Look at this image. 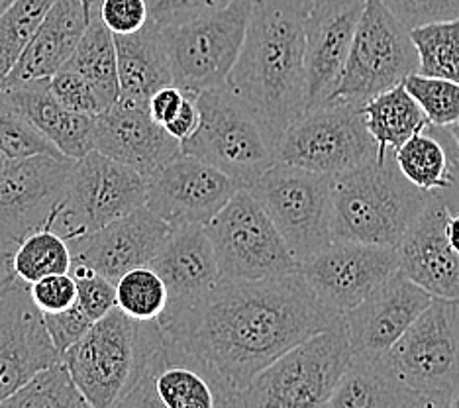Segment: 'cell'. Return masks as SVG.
I'll return each instance as SVG.
<instances>
[{"label":"cell","instance_id":"cell-1","mask_svg":"<svg viewBox=\"0 0 459 408\" xmlns=\"http://www.w3.org/2000/svg\"><path fill=\"white\" fill-rule=\"evenodd\" d=\"M340 322L299 271L267 279L221 277L191 307L158 318L163 342L206 377L218 406H228L281 353Z\"/></svg>","mask_w":459,"mask_h":408},{"label":"cell","instance_id":"cell-2","mask_svg":"<svg viewBox=\"0 0 459 408\" xmlns=\"http://www.w3.org/2000/svg\"><path fill=\"white\" fill-rule=\"evenodd\" d=\"M293 0H254L244 44L226 85L244 99L271 138L305 114V16Z\"/></svg>","mask_w":459,"mask_h":408},{"label":"cell","instance_id":"cell-3","mask_svg":"<svg viewBox=\"0 0 459 408\" xmlns=\"http://www.w3.org/2000/svg\"><path fill=\"white\" fill-rule=\"evenodd\" d=\"M430 196L406 179L393 153L332 177V239L396 247Z\"/></svg>","mask_w":459,"mask_h":408},{"label":"cell","instance_id":"cell-4","mask_svg":"<svg viewBox=\"0 0 459 408\" xmlns=\"http://www.w3.org/2000/svg\"><path fill=\"white\" fill-rule=\"evenodd\" d=\"M158 320H135L114 307L61 353L89 408H120L160 350Z\"/></svg>","mask_w":459,"mask_h":408},{"label":"cell","instance_id":"cell-5","mask_svg":"<svg viewBox=\"0 0 459 408\" xmlns=\"http://www.w3.org/2000/svg\"><path fill=\"white\" fill-rule=\"evenodd\" d=\"M195 102L198 124L181 142V153L216 167L244 188L277 161L275 140L265 124L226 82L198 91Z\"/></svg>","mask_w":459,"mask_h":408},{"label":"cell","instance_id":"cell-6","mask_svg":"<svg viewBox=\"0 0 459 408\" xmlns=\"http://www.w3.org/2000/svg\"><path fill=\"white\" fill-rule=\"evenodd\" d=\"M350 360L351 348L340 322L281 353L226 408L326 406Z\"/></svg>","mask_w":459,"mask_h":408},{"label":"cell","instance_id":"cell-7","mask_svg":"<svg viewBox=\"0 0 459 408\" xmlns=\"http://www.w3.org/2000/svg\"><path fill=\"white\" fill-rule=\"evenodd\" d=\"M383 355L426 406H452L459 395V299L434 297Z\"/></svg>","mask_w":459,"mask_h":408},{"label":"cell","instance_id":"cell-8","mask_svg":"<svg viewBox=\"0 0 459 408\" xmlns=\"http://www.w3.org/2000/svg\"><path fill=\"white\" fill-rule=\"evenodd\" d=\"M246 188L264 206L299 265L332 242V177L275 161Z\"/></svg>","mask_w":459,"mask_h":408},{"label":"cell","instance_id":"cell-9","mask_svg":"<svg viewBox=\"0 0 459 408\" xmlns=\"http://www.w3.org/2000/svg\"><path fill=\"white\" fill-rule=\"evenodd\" d=\"M419 71L411 30L396 20L381 0H365L338 85L328 100L363 107Z\"/></svg>","mask_w":459,"mask_h":408},{"label":"cell","instance_id":"cell-10","mask_svg":"<svg viewBox=\"0 0 459 408\" xmlns=\"http://www.w3.org/2000/svg\"><path fill=\"white\" fill-rule=\"evenodd\" d=\"M252 4L254 0H234L186 22L160 28L173 85L191 94L224 85L242 49Z\"/></svg>","mask_w":459,"mask_h":408},{"label":"cell","instance_id":"cell-11","mask_svg":"<svg viewBox=\"0 0 459 408\" xmlns=\"http://www.w3.org/2000/svg\"><path fill=\"white\" fill-rule=\"evenodd\" d=\"M275 155L277 161L336 177L377 160V143L365 128L361 107L326 100L281 134Z\"/></svg>","mask_w":459,"mask_h":408},{"label":"cell","instance_id":"cell-12","mask_svg":"<svg viewBox=\"0 0 459 408\" xmlns=\"http://www.w3.org/2000/svg\"><path fill=\"white\" fill-rule=\"evenodd\" d=\"M222 277L267 279L297 273L299 261L257 203L239 187L211 222L204 224Z\"/></svg>","mask_w":459,"mask_h":408},{"label":"cell","instance_id":"cell-13","mask_svg":"<svg viewBox=\"0 0 459 408\" xmlns=\"http://www.w3.org/2000/svg\"><path fill=\"white\" fill-rule=\"evenodd\" d=\"M145 204V179L132 167L92 150L73 165L51 230L64 239L95 232Z\"/></svg>","mask_w":459,"mask_h":408},{"label":"cell","instance_id":"cell-14","mask_svg":"<svg viewBox=\"0 0 459 408\" xmlns=\"http://www.w3.org/2000/svg\"><path fill=\"white\" fill-rule=\"evenodd\" d=\"M75 161L44 153L6 163L0 173V246L14 249L26 236L51 228Z\"/></svg>","mask_w":459,"mask_h":408},{"label":"cell","instance_id":"cell-15","mask_svg":"<svg viewBox=\"0 0 459 408\" xmlns=\"http://www.w3.org/2000/svg\"><path fill=\"white\" fill-rule=\"evenodd\" d=\"M399 271L396 247L332 239L302 261L299 273L328 310L348 312Z\"/></svg>","mask_w":459,"mask_h":408},{"label":"cell","instance_id":"cell-16","mask_svg":"<svg viewBox=\"0 0 459 408\" xmlns=\"http://www.w3.org/2000/svg\"><path fill=\"white\" fill-rule=\"evenodd\" d=\"M228 175L193 155L179 153L145 177V206L171 228L204 226L238 191Z\"/></svg>","mask_w":459,"mask_h":408},{"label":"cell","instance_id":"cell-17","mask_svg":"<svg viewBox=\"0 0 459 408\" xmlns=\"http://www.w3.org/2000/svg\"><path fill=\"white\" fill-rule=\"evenodd\" d=\"M57 360L30 287L14 279L0 292V404Z\"/></svg>","mask_w":459,"mask_h":408},{"label":"cell","instance_id":"cell-18","mask_svg":"<svg viewBox=\"0 0 459 408\" xmlns=\"http://www.w3.org/2000/svg\"><path fill=\"white\" fill-rule=\"evenodd\" d=\"M169 232L171 226L143 204L95 232L67 239V246L73 264L87 265L117 285L126 271L150 265Z\"/></svg>","mask_w":459,"mask_h":408},{"label":"cell","instance_id":"cell-19","mask_svg":"<svg viewBox=\"0 0 459 408\" xmlns=\"http://www.w3.org/2000/svg\"><path fill=\"white\" fill-rule=\"evenodd\" d=\"M365 0H315L305 16V112L330 99Z\"/></svg>","mask_w":459,"mask_h":408},{"label":"cell","instance_id":"cell-20","mask_svg":"<svg viewBox=\"0 0 459 408\" xmlns=\"http://www.w3.org/2000/svg\"><path fill=\"white\" fill-rule=\"evenodd\" d=\"M92 150L145 179L181 153V142L152 118L148 104L118 99L95 117Z\"/></svg>","mask_w":459,"mask_h":408},{"label":"cell","instance_id":"cell-21","mask_svg":"<svg viewBox=\"0 0 459 408\" xmlns=\"http://www.w3.org/2000/svg\"><path fill=\"white\" fill-rule=\"evenodd\" d=\"M432 295L401 271L342 314L351 353H385L430 305Z\"/></svg>","mask_w":459,"mask_h":408},{"label":"cell","instance_id":"cell-22","mask_svg":"<svg viewBox=\"0 0 459 408\" xmlns=\"http://www.w3.org/2000/svg\"><path fill=\"white\" fill-rule=\"evenodd\" d=\"M447 208L436 191L396 246L399 271L432 297L459 299V254L446 234Z\"/></svg>","mask_w":459,"mask_h":408},{"label":"cell","instance_id":"cell-23","mask_svg":"<svg viewBox=\"0 0 459 408\" xmlns=\"http://www.w3.org/2000/svg\"><path fill=\"white\" fill-rule=\"evenodd\" d=\"M150 267L158 271L167 287L163 312L191 307L222 277L204 226L171 228L165 244L150 261Z\"/></svg>","mask_w":459,"mask_h":408},{"label":"cell","instance_id":"cell-24","mask_svg":"<svg viewBox=\"0 0 459 408\" xmlns=\"http://www.w3.org/2000/svg\"><path fill=\"white\" fill-rule=\"evenodd\" d=\"M0 104L32 124L65 157L81 160L92 152L95 117L65 109L51 92L49 79L0 87Z\"/></svg>","mask_w":459,"mask_h":408},{"label":"cell","instance_id":"cell-25","mask_svg":"<svg viewBox=\"0 0 459 408\" xmlns=\"http://www.w3.org/2000/svg\"><path fill=\"white\" fill-rule=\"evenodd\" d=\"M216 408L218 396L206 377L165 342L120 408Z\"/></svg>","mask_w":459,"mask_h":408},{"label":"cell","instance_id":"cell-26","mask_svg":"<svg viewBox=\"0 0 459 408\" xmlns=\"http://www.w3.org/2000/svg\"><path fill=\"white\" fill-rule=\"evenodd\" d=\"M79 0H54L3 87L49 79L65 65L89 24Z\"/></svg>","mask_w":459,"mask_h":408},{"label":"cell","instance_id":"cell-27","mask_svg":"<svg viewBox=\"0 0 459 408\" xmlns=\"http://www.w3.org/2000/svg\"><path fill=\"white\" fill-rule=\"evenodd\" d=\"M326 406L330 408H426L385 360L383 353H351Z\"/></svg>","mask_w":459,"mask_h":408},{"label":"cell","instance_id":"cell-28","mask_svg":"<svg viewBox=\"0 0 459 408\" xmlns=\"http://www.w3.org/2000/svg\"><path fill=\"white\" fill-rule=\"evenodd\" d=\"M112 36L117 46L118 99L148 104L155 91L173 85L169 57L158 24L148 20V24L134 34Z\"/></svg>","mask_w":459,"mask_h":408},{"label":"cell","instance_id":"cell-29","mask_svg":"<svg viewBox=\"0 0 459 408\" xmlns=\"http://www.w3.org/2000/svg\"><path fill=\"white\" fill-rule=\"evenodd\" d=\"M365 128L377 143V160L394 153L411 135L426 130L428 118L403 82L375 94L361 107Z\"/></svg>","mask_w":459,"mask_h":408},{"label":"cell","instance_id":"cell-30","mask_svg":"<svg viewBox=\"0 0 459 408\" xmlns=\"http://www.w3.org/2000/svg\"><path fill=\"white\" fill-rule=\"evenodd\" d=\"M447 140L450 142H444V128L428 126L393 153L394 163L406 179L422 191H442L452 185V167L457 160L450 134Z\"/></svg>","mask_w":459,"mask_h":408},{"label":"cell","instance_id":"cell-31","mask_svg":"<svg viewBox=\"0 0 459 408\" xmlns=\"http://www.w3.org/2000/svg\"><path fill=\"white\" fill-rule=\"evenodd\" d=\"M65 67L81 73L99 92L104 107L118 100V67L117 46L112 31L102 24L99 16H92L82 31L79 44L73 49Z\"/></svg>","mask_w":459,"mask_h":408},{"label":"cell","instance_id":"cell-32","mask_svg":"<svg viewBox=\"0 0 459 408\" xmlns=\"http://www.w3.org/2000/svg\"><path fill=\"white\" fill-rule=\"evenodd\" d=\"M6 408H89L61 358L36 371L0 404Z\"/></svg>","mask_w":459,"mask_h":408},{"label":"cell","instance_id":"cell-33","mask_svg":"<svg viewBox=\"0 0 459 408\" xmlns=\"http://www.w3.org/2000/svg\"><path fill=\"white\" fill-rule=\"evenodd\" d=\"M73 264L67 239L51 228H41L26 236L13 251L14 277L26 285L46 275L69 273Z\"/></svg>","mask_w":459,"mask_h":408},{"label":"cell","instance_id":"cell-34","mask_svg":"<svg viewBox=\"0 0 459 408\" xmlns=\"http://www.w3.org/2000/svg\"><path fill=\"white\" fill-rule=\"evenodd\" d=\"M420 75L459 82V20L432 22L411 30Z\"/></svg>","mask_w":459,"mask_h":408},{"label":"cell","instance_id":"cell-35","mask_svg":"<svg viewBox=\"0 0 459 408\" xmlns=\"http://www.w3.org/2000/svg\"><path fill=\"white\" fill-rule=\"evenodd\" d=\"M51 4L54 0H14L0 14V87L14 69Z\"/></svg>","mask_w":459,"mask_h":408},{"label":"cell","instance_id":"cell-36","mask_svg":"<svg viewBox=\"0 0 459 408\" xmlns=\"http://www.w3.org/2000/svg\"><path fill=\"white\" fill-rule=\"evenodd\" d=\"M117 307L135 320H158L167 307V287L150 265L126 271L117 281Z\"/></svg>","mask_w":459,"mask_h":408},{"label":"cell","instance_id":"cell-37","mask_svg":"<svg viewBox=\"0 0 459 408\" xmlns=\"http://www.w3.org/2000/svg\"><path fill=\"white\" fill-rule=\"evenodd\" d=\"M403 85L419 102L430 126L446 128L459 120V82L411 73L409 77H404Z\"/></svg>","mask_w":459,"mask_h":408},{"label":"cell","instance_id":"cell-38","mask_svg":"<svg viewBox=\"0 0 459 408\" xmlns=\"http://www.w3.org/2000/svg\"><path fill=\"white\" fill-rule=\"evenodd\" d=\"M0 152L8 161L34 155H64L20 114L0 104Z\"/></svg>","mask_w":459,"mask_h":408},{"label":"cell","instance_id":"cell-39","mask_svg":"<svg viewBox=\"0 0 459 408\" xmlns=\"http://www.w3.org/2000/svg\"><path fill=\"white\" fill-rule=\"evenodd\" d=\"M69 273L77 287V302L87 317L97 322L117 307V285L87 265L71 264Z\"/></svg>","mask_w":459,"mask_h":408},{"label":"cell","instance_id":"cell-40","mask_svg":"<svg viewBox=\"0 0 459 408\" xmlns=\"http://www.w3.org/2000/svg\"><path fill=\"white\" fill-rule=\"evenodd\" d=\"M49 87L51 92L56 94V99L73 112L97 117L102 110H107L95 87L81 73L73 71L71 67L64 65L57 73H54L49 77Z\"/></svg>","mask_w":459,"mask_h":408},{"label":"cell","instance_id":"cell-41","mask_svg":"<svg viewBox=\"0 0 459 408\" xmlns=\"http://www.w3.org/2000/svg\"><path fill=\"white\" fill-rule=\"evenodd\" d=\"M381 3L409 30L446 22V20H459V0H381Z\"/></svg>","mask_w":459,"mask_h":408},{"label":"cell","instance_id":"cell-42","mask_svg":"<svg viewBox=\"0 0 459 408\" xmlns=\"http://www.w3.org/2000/svg\"><path fill=\"white\" fill-rule=\"evenodd\" d=\"M41 320H44L48 336L57 350L59 358L73 343L85 336L87 330L92 326V320L79 307V302L59 312H41Z\"/></svg>","mask_w":459,"mask_h":408},{"label":"cell","instance_id":"cell-43","mask_svg":"<svg viewBox=\"0 0 459 408\" xmlns=\"http://www.w3.org/2000/svg\"><path fill=\"white\" fill-rule=\"evenodd\" d=\"M97 16L112 34H134L150 20L148 0H100Z\"/></svg>","mask_w":459,"mask_h":408},{"label":"cell","instance_id":"cell-44","mask_svg":"<svg viewBox=\"0 0 459 408\" xmlns=\"http://www.w3.org/2000/svg\"><path fill=\"white\" fill-rule=\"evenodd\" d=\"M28 287L39 312H59L77 302V287L71 273L46 275L30 282Z\"/></svg>","mask_w":459,"mask_h":408},{"label":"cell","instance_id":"cell-45","mask_svg":"<svg viewBox=\"0 0 459 408\" xmlns=\"http://www.w3.org/2000/svg\"><path fill=\"white\" fill-rule=\"evenodd\" d=\"M234 0H148L150 20L153 24L171 26L224 8Z\"/></svg>","mask_w":459,"mask_h":408},{"label":"cell","instance_id":"cell-46","mask_svg":"<svg viewBox=\"0 0 459 408\" xmlns=\"http://www.w3.org/2000/svg\"><path fill=\"white\" fill-rule=\"evenodd\" d=\"M185 94L186 92L177 85H165L155 91L148 100V110L152 114V118L158 124L165 126L175 117L177 110L181 109Z\"/></svg>","mask_w":459,"mask_h":408},{"label":"cell","instance_id":"cell-47","mask_svg":"<svg viewBox=\"0 0 459 408\" xmlns=\"http://www.w3.org/2000/svg\"><path fill=\"white\" fill-rule=\"evenodd\" d=\"M198 124V110H196V102H195V94L186 92L185 100L181 104V109L177 110L175 117L167 122L163 128L169 132L173 138H177L179 142L186 140L189 135L195 132Z\"/></svg>","mask_w":459,"mask_h":408},{"label":"cell","instance_id":"cell-48","mask_svg":"<svg viewBox=\"0 0 459 408\" xmlns=\"http://www.w3.org/2000/svg\"><path fill=\"white\" fill-rule=\"evenodd\" d=\"M13 251L14 249L0 246V292L16 279L13 271Z\"/></svg>","mask_w":459,"mask_h":408},{"label":"cell","instance_id":"cell-49","mask_svg":"<svg viewBox=\"0 0 459 408\" xmlns=\"http://www.w3.org/2000/svg\"><path fill=\"white\" fill-rule=\"evenodd\" d=\"M436 193L440 195L444 203L459 204V157L454 161V167H452V185L442 188V191H436Z\"/></svg>","mask_w":459,"mask_h":408},{"label":"cell","instance_id":"cell-50","mask_svg":"<svg viewBox=\"0 0 459 408\" xmlns=\"http://www.w3.org/2000/svg\"><path fill=\"white\" fill-rule=\"evenodd\" d=\"M446 132L450 134V138H452V142H454V145H455L457 157H459V120H455V122L450 124V126H446Z\"/></svg>","mask_w":459,"mask_h":408},{"label":"cell","instance_id":"cell-51","mask_svg":"<svg viewBox=\"0 0 459 408\" xmlns=\"http://www.w3.org/2000/svg\"><path fill=\"white\" fill-rule=\"evenodd\" d=\"M79 3L82 4V8L87 10V14H89V18H92V16H97V13H99V4H100V0H79Z\"/></svg>","mask_w":459,"mask_h":408},{"label":"cell","instance_id":"cell-52","mask_svg":"<svg viewBox=\"0 0 459 408\" xmlns=\"http://www.w3.org/2000/svg\"><path fill=\"white\" fill-rule=\"evenodd\" d=\"M13 3H14V0H0V14H3L4 10H6L10 4H13Z\"/></svg>","mask_w":459,"mask_h":408},{"label":"cell","instance_id":"cell-53","mask_svg":"<svg viewBox=\"0 0 459 408\" xmlns=\"http://www.w3.org/2000/svg\"><path fill=\"white\" fill-rule=\"evenodd\" d=\"M6 163H8V160H6V157H4V153H3V152H0V173H3V171H4V167H6Z\"/></svg>","mask_w":459,"mask_h":408},{"label":"cell","instance_id":"cell-54","mask_svg":"<svg viewBox=\"0 0 459 408\" xmlns=\"http://www.w3.org/2000/svg\"><path fill=\"white\" fill-rule=\"evenodd\" d=\"M293 3H297V4H300V6H305V8H310V4L315 3V0H293Z\"/></svg>","mask_w":459,"mask_h":408},{"label":"cell","instance_id":"cell-55","mask_svg":"<svg viewBox=\"0 0 459 408\" xmlns=\"http://www.w3.org/2000/svg\"><path fill=\"white\" fill-rule=\"evenodd\" d=\"M452 408H459V395H457L455 399H454V403H452Z\"/></svg>","mask_w":459,"mask_h":408}]
</instances>
